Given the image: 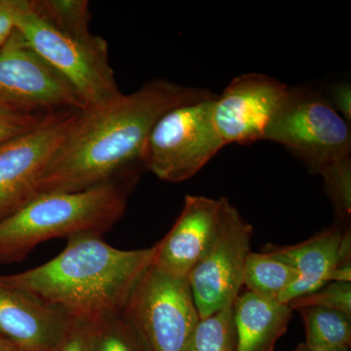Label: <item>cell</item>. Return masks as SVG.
I'll list each match as a JSON object with an SVG mask.
<instances>
[{"instance_id": "1", "label": "cell", "mask_w": 351, "mask_h": 351, "mask_svg": "<svg viewBox=\"0 0 351 351\" xmlns=\"http://www.w3.org/2000/svg\"><path fill=\"white\" fill-rule=\"evenodd\" d=\"M212 96L207 90L156 80L83 110L41 177L36 195L77 193L141 173L156 122L173 108Z\"/></svg>"}, {"instance_id": "2", "label": "cell", "mask_w": 351, "mask_h": 351, "mask_svg": "<svg viewBox=\"0 0 351 351\" xmlns=\"http://www.w3.org/2000/svg\"><path fill=\"white\" fill-rule=\"evenodd\" d=\"M156 251V245L119 250L100 235L82 233L69 237L53 260L21 274L0 276V283L36 295L73 322L93 328L124 313Z\"/></svg>"}, {"instance_id": "3", "label": "cell", "mask_w": 351, "mask_h": 351, "mask_svg": "<svg viewBox=\"0 0 351 351\" xmlns=\"http://www.w3.org/2000/svg\"><path fill=\"white\" fill-rule=\"evenodd\" d=\"M140 173H131L77 193L34 196L0 221V263L21 262L38 244L82 233L103 237L125 212Z\"/></svg>"}, {"instance_id": "4", "label": "cell", "mask_w": 351, "mask_h": 351, "mask_svg": "<svg viewBox=\"0 0 351 351\" xmlns=\"http://www.w3.org/2000/svg\"><path fill=\"white\" fill-rule=\"evenodd\" d=\"M16 29L44 61L77 92L87 108L122 94L101 36L78 38L53 27L32 10L29 0H16Z\"/></svg>"}, {"instance_id": "5", "label": "cell", "mask_w": 351, "mask_h": 351, "mask_svg": "<svg viewBox=\"0 0 351 351\" xmlns=\"http://www.w3.org/2000/svg\"><path fill=\"white\" fill-rule=\"evenodd\" d=\"M263 140L282 145L313 174L351 156L350 122L317 90L289 88L265 131Z\"/></svg>"}, {"instance_id": "6", "label": "cell", "mask_w": 351, "mask_h": 351, "mask_svg": "<svg viewBox=\"0 0 351 351\" xmlns=\"http://www.w3.org/2000/svg\"><path fill=\"white\" fill-rule=\"evenodd\" d=\"M215 98L173 108L156 122L147 141L145 169L162 181H186L225 147L215 125Z\"/></svg>"}, {"instance_id": "7", "label": "cell", "mask_w": 351, "mask_h": 351, "mask_svg": "<svg viewBox=\"0 0 351 351\" xmlns=\"http://www.w3.org/2000/svg\"><path fill=\"white\" fill-rule=\"evenodd\" d=\"M123 313L151 351H188L200 319L189 279L169 276L154 265L134 290Z\"/></svg>"}, {"instance_id": "8", "label": "cell", "mask_w": 351, "mask_h": 351, "mask_svg": "<svg viewBox=\"0 0 351 351\" xmlns=\"http://www.w3.org/2000/svg\"><path fill=\"white\" fill-rule=\"evenodd\" d=\"M0 107L34 114L86 110L77 92L17 29L0 48Z\"/></svg>"}, {"instance_id": "9", "label": "cell", "mask_w": 351, "mask_h": 351, "mask_svg": "<svg viewBox=\"0 0 351 351\" xmlns=\"http://www.w3.org/2000/svg\"><path fill=\"white\" fill-rule=\"evenodd\" d=\"M82 112L59 113L0 145V221L36 195L41 177Z\"/></svg>"}, {"instance_id": "10", "label": "cell", "mask_w": 351, "mask_h": 351, "mask_svg": "<svg viewBox=\"0 0 351 351\" xmlns=\"http://www.w3.org/2000/svg\"><path fill=\"white\" fill-rule=\"evenodd\" d=\"M252 237L253 228L228 201L219 237L189 276L200 318L232 306L239 298Z\"/></svg>"}, {"instance_id": "11", "label": "cell", "mask_w": 351, "mask_h": 351, "mask_svg": "<svg viewBox=\"0 0 351 351\" xmlns=\"http://www.w3.org/2000/svg\"><path fill=\"white\" fill-rule=\"evenodd\" d=\"M288 89L287 85L262 73L233 78L214 101L215 125L225 145H248L263 140Z\"/></svg>"}, {"instance_id": "12", "label": "cell", "mask_w": 351, "mask_h": 351, "mask_svg": "<svg viewBox=\"0 0 351 351\" xmlns=\"http://www.w3.org/2000/svg\"><path fill=\"white\" fill-rule=\"evenodd\" d=\"M228 203L225 197L186 195L175 225L156 245L152 265L169 276L189 279L219 237Z\"/></svg>"}, {"instance_id": "13", "label": "cell", "mask_w": 351, "mask_h": 351, "mask_svg": "<svg viewBox=\"0 0 351 351\" xmlns=\"http://www.w3.org/2000/svg\"><path fill=\"white\" fill-rule=\"evenodd\" d=\"M73 322L36 295L0 283V337L32 351H57Z\"/></svg>"}, {"instance_id": "14", "label": "cell", "mask_w": 351, "mask_h": 351, "mask_svg": "<svg viewBox=\"0 0 351 351\" xmlns=\"http://www.w3.org/2000/svg\"><path fill=\"white\" fill-rule=\"evenodd\" d=\"M343 232L341 226L334 225L302 243L265 247V252L288 263L299 274L280 295L279 302L288 304L293 300L316 292L332 282Z\"/></svg>"}, {"instance_id": "15", "label": "cell", "mask_w": 351, "mask_h": 351, "mask_svg": "<svg viewBox=\"0 0 351 351\" xmlns=\"http://www.w3.org/2000/svg\"><path fill=\"white\" fill-rule=\"evenodd\" d=\"M293 311L288 304L267 300L251 292L239 295L233 304L235 351H274L287 331Z\"/></svg>"}, {"instance_id": "16", "label": "cell", "mask_w": 351, "mask_h": 351, "mask_svg": "<svg viewBox=\"0 0 351 351\" xmlns=\"http://www.w3.org/2000/svg\"><path fill=\"white\" fill-rule=\"evenodd\" d=\"M298 276L299 274L291 265L272 254L251 252L245 265L243 285L258 297L278 301Z\"/></svg>"}, {"instance_id": "17", "label": "cell", "mask_w": 351, "mask_h": 351, "mask_svg": "<svg viewBox=\"0 0 351 351\" xmlns=\"http://www.w3.org/2000/svg\"><path fill=\"white\" fill-rule=\"evenodd\" d=\"M306 328V341L311 348L350 350L351 317L341 311L319 306L295 309Z\"/></svg>"}, {"instance_id": "18", "label": "cell", "mask_w": 351, "mask_h": 351, "mask_svg": "<svg viewBox=\"0 0 351 351\" xmlns=\"http://www.w3.org/2000/svg\"><path fill=\"white\" fill-rule=\"evenodd\" d=\"M32 10L48 24L78 38H91L89 2L86 0H29Z\"/></svg>"}, {"instance_id": "19", "label": "cell", "mask_w": 351, "mask_h": 351, "mask_svg": "<svg viewBox=\"0 0 351 351\" xmlns=\"http://www.w3.org/2000/svg\"><path fill=\"white\" fill-rule=\"evenodd\" d=\"M233 304L200 318L191 336L188 351H235L237 329Z\"/></svg>"}, {"instance_id": "20", "label": "cell", "mask_w": 351, "mask_h": 351, "mask_svg": "<svg viewBox=\"0 0 351 351\" xmlns=\"http://www.w3.org/2000/svg\"><path fill=\"white\" fill-rule=\"evenodd\" d=\"M91 329V351H151L124 313Z\"/></svg>"}, {"instance_id": "21", "label": "cell", "mask_w": 351, "mask_h": 351, "mask_svg": "<svg viewBox=\"0 0 351 351\" xmlns=\"http://www.w3.org/2000/svg\"><path fill=\"white\" fill-rule=\"evenodd\" d=\"M319 175L341 225L348 228L351 219V156L330 164Z\"/></svg>"}, {"instance_id": "22", "label": "cell", "mask_w": 351, "mask_h": 351, "mask_svg": "<svg viewBox=\"0 0 351 351\" xmlns=\"http://www.w3.org/2000/svg\"><path fill=\"white\" fill-rule=\"evenodd\" d=\"M292 311L304 306H319L341 311L351 317V283L332 281L316 292L293 300L288 304Z\"/></svg>"}, {"instance_id": "23", "label": "cell", "mask_w": 351, "mask_h": 351, "mask_svg": "<svg viewBox=\"0 0 351 351\" xmlns=\"http://www.w3.org/2000/svg\"><path fill=\"white\" fill-rule=\"evenodd\" d=\"M62 113V112H61ZM59 114H34L0 107V145L31 131Z\"/></svg>"}, {"instance_id": "24", "label": "cell", "mask_w": 351, "mask_h": 351, "mask_svg": "<svg viewBox=\"0 0 351 351\" xmlns=\"http://www.w3.org/2000/svg\"><path fill=\"white\" fill-rule=\"evenodd\" d=\"M91 327L73 322L57 351H91Z\"/></svg>"}, {"instance_id": "25", "label": "cell", "mask_w": 351, "mask_h": 351, "mask_svg": "<svg viewBox=\"0 0 351 351\" xmlns=\"http://www.w3.org/2000/svg\"><path fill=\"white\" fill-rule=\"evenodd\" d=\"M351 274V237L350 228H346L343 232L341 246L337 261L336 267L332 272V281H346L350 282Z\"/></svg>"}, {"instance_id": "26", "label": "cell", "mask_w": 351, "mask_h": 351, "mask_svg": "<svg viewBox=\"0 0 351 351\" xmlns=\"http://www.w3.org/2000/svg\"><path fill=\"white\" fill-rule=\"evenodd\" d=\"M332 107L346 120H351V88L348 83L334 85L327 97Z\"/></svg>"}, {"instance_id": "27", "label": "cell", "mask_w": 351, "mask_h": 351, "mask_svg": "<svg viewBox=\"0 0 351 351\" xmlns=\"http://www.w3.org/2000/svg\"><path fill=\"white\" fill-rule=\"evenodd\" d=\"M16 0H0V48L16 29Z\"/></svg>"}, {"instance_id": "28", "label": "cell", "mask_w": 351, "mask_h": 351, "mask_svg": "<svg viewBox=\"0 0 351 351\" xmlns=\"http://www.w3.org/2000/svg\"><path fill=\"white\" fill-rule=\"evenodd\" d=\"M0 351H32L0 337Z\"/></svg>"}, {"instance_id": "29", "label": "cell", "mask_w": 351, "mask_h": 351, "mask_svg": "<svg viewBox=\"0 0 351 351\" xmlns=\"http://www.w3.org/2000/svg\"><path fill=\"white\" fill-rule=\"evenodd\" d=\"M295 351H350V350H328V348H311L306 343H300Z\"/></svg>"}]
</instances>
